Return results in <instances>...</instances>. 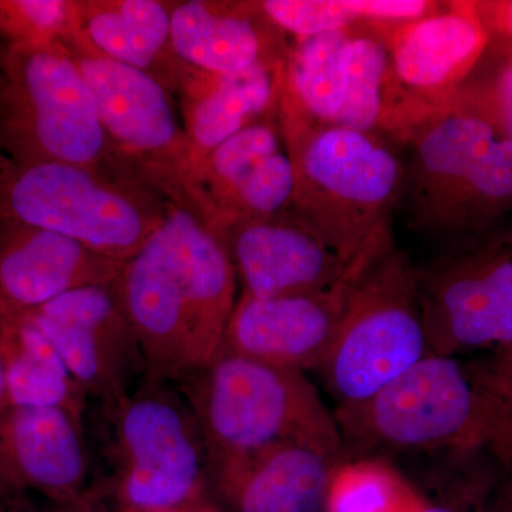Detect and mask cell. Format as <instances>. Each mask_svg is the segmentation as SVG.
I'll list each match as a JSON object with an SVG mask.
<instances>
[{"label":"cell","instance_id":"obj_1","mask_svg":"<svg viewBox=\"0 0 512 512\" xmlns=\"http://www.w3.org/2000/svg\"><path fill=\"white\" fill-rule=\"evenodd\" d=\"M238 285L211 229L192 212L170 205L117 278L148 377L181 383L221 355Z\"/></svg>","mask_w":512,"mask_h":512},{"label":"cell","instance_id":"obj_2","mask_svg":"<svg viewBox=\"0 0 512 512\" xmlns=\"http://www.w3.org/2000/svg\"><path fill=\"white\" fill-rule=\"evenodd\" d=\"M295 168V212L349 264L393 238L406 164L386 138L315 124L281 101Z\"/></svg>","mask_w":512,"mask_h":512},{"label":"cell","instance_id":"obj_3","mask_svg":"<svg viewBox=\"0 0 512 512\" xmlns=\"http://www.w3.org/2000/svg\"><path fill=\"white\" fill-rule=\"evenodd\" d=\"M400 205L407 225L443 251L490 234L512 214V143L454 100L409 141Z\"/></svg>","mask_w":512,"mask_h":512},{"label":"cell","instance_id":"obj_4","mask_svg":"<svg viewBox=\"0 0 512 512\" xmlns=\"http://www.w3.org/2000/svg\"><path fill=\"white\" fill-rule=\"evenodd\" d=\"M93 450L124 512H174L202 500L208 448L180 387L146 376L128 392L90 400Z\"/></svg>","mask_w":512,"mask_h":512},{"label":"cell","instance_id":"obj_5","mask_svg":"<svg viewBox=\"0 0 512 512\" xmlns=\"http://www.w3.org/2000/svg\"><path fill=\"white\" fill-rule=\"evenodd\" d=\"M175 384L200 423L208 460L282 443L343 458L335 413L305 372L221 352L210 366Z\"/></svg>","mask_w":512,"mask_h":512},{"label":"cell","instance_id":"obj_6","mask_svg":"<svg viewBox=\"0 0 512 512\" xmlns=\"http://www.w3.org/2000/svg\"><path fill=\"white\" fill-rule=\"evenodd\" d=\"M168 208L121 168L10 161L0 173V222L45 229L117 262L143 248Z\"/></svg>","mask_w":512,"mask_h":512},{"label":"cell","instance_id":"obj_7","mask_svg":"<svg viewBox=\"0 0 512 512\" xmlns=\"http://www.w3.org/2000/svg\"><path fill=\"white\" fill-rule=\"evenodd\" d=\"M430 353L417 266L390 239L356 266L338 336L319 372L338 407L355 406Z\"/></svg>","mask_w":512,"mask_h":512},{"label":"cell","instance_id":"obj_8","mask_svg":"<svg viewBox=\"0 0 512 512\" xmlns=\"http://www.w3.org/2000/svg\"><path fill=\"white\" fill-rule=\"evenodd\" d=\"M0 153L16 164L57 161L124 170L64 43H0Z\"/></svg>","mask_w":512,"mask_h":512},{"label":"cell","instance_id":"obj_9","mask_svg":"<svg viewBox=\"0 0 512 512\" xmlns=\"http://www.w3.org/2000/svg\"><path fill=\"white\" fill-rule=\"evenodd\" d=\"M63 43L92 90L117 163L165 202L205 222L198 165L174 94L150 74L97 53L77 29Z\"/></svg>","mask_w":512,"mask_h":512},{"label":"cell","instance_id":"obj_10","mask_svg":"<svg viewBox=\"0 0 512 512\" xmlns=\"http://www.w3.org/2000/svg\"><path fill=\"white\" fill-rule=\"evenodd\" d=\"M477 394L456 359L430 353L375 396L335 412L343 446L421 453L457 446L477 423Z\"/></svg>","mask_w":512,"mask_h":512},{"label":"cell","instance_id":"obj_11","mask_svg":"<svg viewBox=\"0 0 512 512\" xmlns=\"http://www.w3.org/2000/svg\"><path fill=\"white\" fill-rule=\"evenodd\" d=\"M424 328L434 355L512 343V225L446 249L417 268Z\"/></svg>","mask_w":512,"mask_h":512},{"label":"cell","instance_id":"obj_12","mask_svg":"<svg viewBox=\"0 0 512 512\" xmlns=\"http://www.w3.org/2000/svg\"><path fill=\"white\" fill-rule=\"evenodd\" d=\"M19 315L49 339L89 402L113 399L146 379V360L117 279L74 289Z\"/></svg>","mask_w":512,"mask_h":512},{"label":"cell","instance_id":"obj_13","mask_svg":"<svg viewBox=\"0 0 512 512\" xmlns=\"http://www.w3.org/2000/svg\"><path fill=\"white\" fill-rule=\"evenodd\" d=\"M234 266L242 293L254 298L328 291L352 272L295 212L224 222L212 229Z\"/></svg>","mask_w":512,"mask_h":512},{"label":"cell","instance_id":"obj_14","mask_svg":"<svg viewBox=\"0 0 512 512\" xmlns=\"http://www.w3.org/2000/svg\"><path fill=\"white\" fill-rule=\"evenodd\" d=\"M205 224L266 217L289 210L295 168L281 104L211 151L198 167Z\"/></svg>","mask_w":512,"mask_h":512},{"label":"cell","instance_id":"obj_15","mask_svg":"<svg viewBox=\"0 0 512 512\" xmlns=\"http://www.w3.org/2000/svg\"><path fill=\"white\" fill-rule=\"evenodd\" d=\"M359 262L328 291L276 298L241 292L225 330L222 352L299 372L319 370L338 336Z\"/></svg>","mask_w":512,"mask_h":512},{"label":"cell","instance_id":"obj_16","mask_svg":"<svg viewBox=\"0 0 512 512\" xmlns=\"http://www.w3.org/2000/svg\"><path fill=\"white\" fill-rule=\"evenodd\" d=\"M384 32L394 77L426 116L453 103L490 46L474 2H441L430 15Z\"/></svg>","mask_w":512,"mask_h":512},{"label":"cell","instance_id":"obj_17","mask_svg":"<svg viewBox=\"0 0 512 512\" xmlns=\"http://www.w3.org/2000/svg\"><path fill=\"white\" fill-rule=\"evenodd\" d=\"M92 468L83 421L72 414L10 407L0 416V500L19 491L76 500Z\"/></svg>","mask_w":512,"mask_h":512},{"label":"cell","instance_id":"obj_18","mask_svg":"<svg viewBox=\"0 0 512 512\" xmlns=\"http://www.w3.org/2000/svg\"><path fill=\"white\" fill-rule=\"evenodd\" d=\"M171 40L175 55L200 72L231 74L285 66L292 43L259 2H174Z\"/></svg>","mask_w":512,"mask_h":512},{"label":"cell","instance_id":"obj_19","mask_svg":"<svg viewBox=\"0 0 512 512\" xmlns=\"http://www.w3.org/2000/svg\"><path fill=\"white\" fill-rule=\"evenodd\" d=\"M123 264L45 229L0 222V319L74 289L110 284Z\"/></svg>","mask_w":512,"mask_h":512},{"label":"cell","instance_id":"obj_20","mask_svg":"<svg viewBox=\"0 0 512 512\" xmlns=\"http://www.w3.org/2000/svg\"><path fill=\"white\" fill-rule=\"evenodd\" d=\"M343 458L296 443L211 458L210 485L235 512H325Z\"/></svg>","mask_w":512,"mask_h":512},{"label":"cell","instance_id":"obj_21","mask_svg":"<svg viewBox=\"0 0 512 512\" xmlns=\"http://www.w3.org/2000/svg\"><path fill=\"white\" fill-rule=\"evenodd\" d=\"M173 6L163 0H74L76 29L97 53L150 74L175 96L190 66L174 52Z\"/></svg>","mask_w":512,"mask_h":512},{"label":"cell","instance_id":"obj_22","mask_svg":"<svg viewBox=\"0 0 512 512\" xmlns=\"http://www.w3.org/2000/svg\"><path fill=\"white\" fill-rule=\"evenodd\" d=\"M284 74L285 66L231 74L188 69L175 99L198 167L214 148L278 109Z\"/></svg>","mask_w":512,"mask_h":512},{"label":"cell","instance_id":"obj_23","mask_svg":"<svg viewBox=\"0 0 512 512\" xmlns=\"http://www.w3.org/2000/svg\"><path fill=\"white\" fill-rule=\"evenodd\" d=\"M429 116L407 99L394 77L383 28L356 26L350 33L345 101L335 126L409 144Z\"/></svg>","mask_w":512,"mask_h":512},{"label":"cell","instance_id":"obj_24","mask_svg":"<svg viewBox=\"0 0 512 512\" xmlns=\"http://www.w3.org/2000/svg\"><path fill=\"white\" fill-rule=\"evenodd\" d=\"M0 363L10 406L64 410L83 421L89 397L26 316L0 319Z\"/></svg>","mask_w":512,"mask_h":512},{"label":"cell","instance_id":"obj_25","mask_svg":"<svg viewBox=\"0 0 512 512\" xmlns=\"http://www.w3.org/2000/svg\"><path fill=\"white\" fill-rule=\"evenodd\" d=\"M352 29L293 39L281 101L312 123L335 124L342 110Z\"/></svg>","mask_w":512,"mask_h":512},{"label":"cell","instance_id":"obj_26","mask_svg":"<svg viewBox=\"0 0 512 512\" xmlns=\"http://www.w3.org/2000/svg\"><path fill=\"white\" fill-rule=\"evenodd\" d=\"M268 18L293 39L352 29L394 28L414 22L440 8L427 0H264Z\"/></svg>","mask_w":512,"mask_h":512},{"label":"cell","instance_id":"obj_27","mask_svg":"<svg viewBox=\"0 0 512 512\" xmlns=\"http://www.w3.org/2000/svg\"><path fill=\"white\" fill-rule=\"evenodd\" d=\"M423 504L392 467L363 457L336 468L325 512H419Z\"/></svg>","mask_w":512,"mask_h":512},{"label":"cell","instance_id":"obj_28","mask_svg":"<svg viewBox=\"0 0 512 512\" xmlns=\"http://www.w3.org/2000/svg\"><path fill=\"white\" fill-rule=\"evenodd\" d=\"M74 30V0H0V43H63Z\"/></svg>","mask_w":512,"mask_h":512},{"label":"cell","instance_id":"obj_29","mask_svg":"<svg viewBox=\"0 0 512 512\" xmlns=\"http://www.w3.org/2000/svg\"><path fill=\"white\" fill-rule=\"evenodd\" d=\"M490 43L497 52L493 66L474 70L454 100L477 111L512 143V49Z\"/></svg>","mask_w":512,"mask_h":512},{"label":"cell","instance_id":"obj_30","mask_svg":"<svg viewBox=\"0 0 512 512\" xmlns=\"http://www.w3.org/2000/svg\"><path fill=\"white\" fill-rule=\"evenodd\" d=\"M491 42L512 49V0L474 2Z\"/></svg>","mask_w":512,"mask_h":512},{"label":"cell","instance_id":"obj_31","mask_svg":"<svg viewBox=\"0 0 512 512\" xmlns=\"http://www.w3.org/2000/svg\"><path fill=\"white\" fill-rule=\"evenodd\" d=\"M8 387H6L5 373H3L2 363H0V416L10 409Z\"/></svg>","mask_w":512,"mask_h":512},{"label":"cell","instance_id":"obj_32","mask_svg":"<svg viewBox=\"0 0 512 512\" xmlns=\"http://www.w3.org/2000/svg\"><path fill=\"white\" fill-rule=\"evenodd\" d=\"M174 512H222L215 508L214 505H210L204 503V501L200 500L197 503L187 505V507L181 508V510Z\"/></svg>","mask_w":512,"mask_h":512},{"label":"cell","instance_id":"obj_33","mask_svg":"<svg viewBox=\"0 0 512 512\" xmlns=\"http://www.w3.org/2000/svg\"><path fill=\"white\" fill-rule=\"evenodd\" d=\"M419 512H458L444 503H424Z\"/></svg>","mask_w":512,"mask_h":512},{"label":"cell","instance_id":"obj_34","mask_svg":"<svg viewBox=\"0 0 512 512\" xmlns=\"http://www.w3.org/2000/svg\"><path fill=\"white\" fill-rule=\"evenodd\" d=\"M10 164V160L5 154L0 153V173L5 170L6 167Z\"/></svg>","mask_w":512,"mask_h":512}]
</instances>
